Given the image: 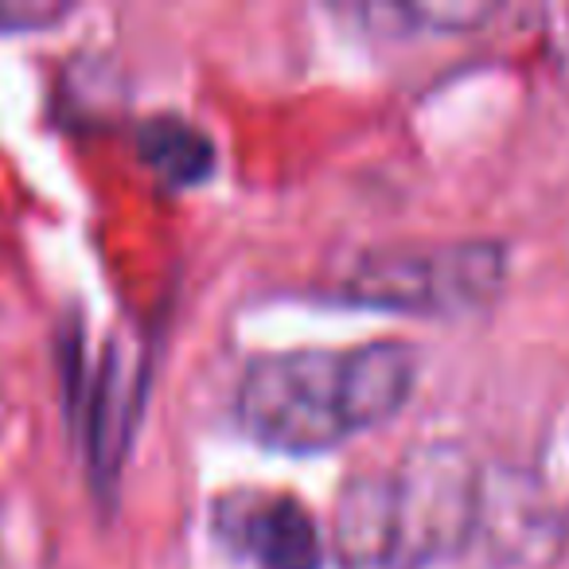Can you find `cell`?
Returning a JSON list of instances; mask_svg holds the SVG:
<instances>
[{
    "label": "cell",
    "instance_id": "6",
    "mask_svg": "<svg viewBox=\"0 0 569 569\" xmlns=\"http://www.w3.org/2000/svg\"><path fill=\"white\" fill-rule=\"evenodd\" d=\"M348 375L351 406H356L359 433H363L402 413L418 382V356L402 340H367L348 351Z\"/></svg>",
    "mask_w": 569,
    "mask_h": 569
},
{
    "label": "cell",
    "instance_id": "3",
    "mask_svg": "<svg viewBox=\"0 0 569 569\" xmlns=\"http://www.w3.org/2000/svg\"><path fill=\"white\" fill-rule=\"evenodd\" d=\"M390 480L402 569L449 561L476 538L483 522V480L460 441L413 445L402 465L390 468Z\"/></svg>",
    "mask_w": 569,
    "mask_h": 569
},
{
    "label": "cell",
    "instance_id": "1",
    "mask_svg": "<svg viewBox=\"0 0 569 569\" xmlns=\"http://www.w3.org/2000/svg\"><path fill=\"white\" fill-rule=\"evenodd\" d=\"M246 437L277 452H328L359 433L348 351L293 348L246 363L234 395Z\"/></svg>",
    "mask_w": 569,
    "mask_h": 569
},
{
    "label": "cell",
    "instance_id": "5",
    "mask_svg": "<svg viewBox=\"0 0 569 569\" xmlns=\"http://www.w3.org/2000/svg\"><path fill=\"white\" fill-rule=\"evenodd\" d=\"M332 550L343 569H402L390 468L356 472L332 507Z\"/></svg>",
    "mask_w": 569,
    "mask_h": 569
},
{
    "label": "cell",
    "instance_id": "7",
    "mask_svg": "<svg viewBox=\"0 0 569 569\" xmlns=\"http://www.w3.org/2000/svg\"><path fill=\"white\" fill-rule=\"evenodd\" d=\"M137 152L168 183V188H196L211 180L219 152L207 129L180 113H152L137 126Z\"/></svg>",
    "mask_w": 569,
    "mask_h": 569
},
{
    "label": "cell",
    "instance_id": "2",
    "mask_svg": "<svg viewBox=\"0 0 569 569\" xmlns=\"http://www.w3.org/2000/svg\"><path fill=\"white\" fill-rule=\"evenodd\" d=\"M507 281V246L460 238L437 246H382L359 253L340 281L351 305L406 317H472L488 309Z\"/></svg>",
    "mask_w": 569,
    "mask_h": 569
},
{
    "label": "cell",
    "instance_id": "4",
    "mask_svg": "<svg viewBox=\"0 0 569 569\" xmlns=\"http://www.w3.org/2000/svg\"><path fill=\"white\" fill-rule=\"evenodd\" d=\"M211 527L258 569H320L325 542L317 519L284 491H230L211 507Z\"/></svg>",
    "mask_w": 569,
    "mask_h": 569
}]
</instances>
